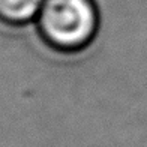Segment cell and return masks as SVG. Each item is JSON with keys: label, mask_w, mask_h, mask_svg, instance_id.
Segmentation results:
<instances>
[{"label": "cell", "mask_w": 147, "mask_h": 147, "mask_svg": "<svg viewBox=\"0 0 147 147\" xmlns=\"http://www.w3.org/2000/svg\"><path fill=\"white\" fill-rule=\"evenodd\" d=\"M45 0H0V20L11 26L35 23Z\"/></svg>", "instance_id": "obj_2"}, {"label": "cell", "mask_w": 147, "mask_h": 147, "mask_svg": "<svg viewBox=\"0 0 147 147\" xmlns=\"http://www.w3.org/2000/svg\"><path fill=\"white\" fill-rule=\"evenodd\" d=\"M99 14L93 0H45L35 20L41 41L50 51L72 54L96 36Z\"/></svg>", "instance_id": "obj_1"}]
</instances>
